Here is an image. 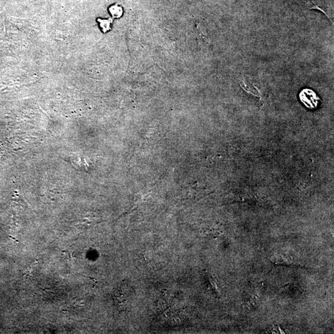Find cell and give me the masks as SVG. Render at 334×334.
I'll return each instance as SVG.
<instances>
[{
	"instance_id": "6da1fadb",
	"label": "cell",
	"mask_w": 334,
	"mask_h": 334,
	"mask_svg": "<svg viewBox=\"0 0 334 334\" xmlns=\"http://www.w3.org/2000/svg\"><path fill=\"white\" fill-rule=\"evenodd\" d=\"M300 99L307 108L315 109L317 107L318 101L320 100L317 94L313 91L309 89H304L300 93Z\"/></svg>"
},
{
	"instance_id": "7a4b0ae2",
	"label": "cell",
	"mask_w": 334,
	"mask_h": 334,
	"mask_svg": "<svg viewBox=\"0 0 334 334\" xmlns=\"http://www.w3.org/2000/svg\"><path fill=\"white\" fill-rule=\"evenodd\" d=\"M97 21L99 22L100 28L104 33L107 32L111 30V24L113 22L112 19H98Z\"/></svg>"
},
{
	"instance_id": "3957f363",
	"label": "cell",
	"mask_w": 334,
	"mask_h": 334,
	"mask_svg": "<svg viewBox=\"0 0 334 334\" xmlns=\"http://www.w3.org/2000/svg\"><path fill=\"white\" fill-rule=\"evenodd\" d=\"M109 12L113 18H120L121 17L123 11L121 6L115 4V5L111 6L109 8Z\"/></svg>"
}]
</instances>
